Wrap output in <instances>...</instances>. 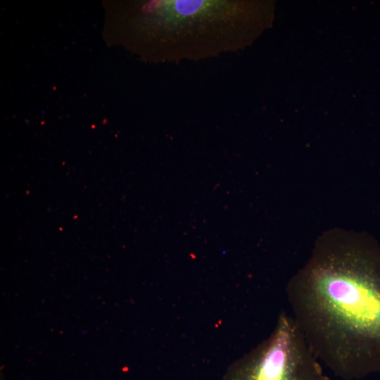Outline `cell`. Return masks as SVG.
<instances>
[{"instance_id": "1", "label": "cell", "mask_w": 380, "mask_h": 380, "mask_svg": "<svg viewBox=\"0 0 380 380\" xmlns=\"http://www.w3.org/2000/svg\"><path fill=\"white\" fill-rule=\"evenodd\" d=\"M293 315L316 357L338 377L380 372V244L332 231L289 281Z\"/></svg>"}, {"instance_id": "2", "label": "cell", "mask_w": 380, "mask_h": 380, "mask_svg": "<svg viewBox=\"0 0 380 380\" xmlns=\"http://www.w3.org/2000/svg\"><path fill=\"white\" fill-rule=\"evenodd\" d=\"M247 4L231 0H159L134 3L127 14L128 42L155 61L216 57L240 48Z\"/></svg>"}, {"instance_id": "3", "label": "cell", "mask_w": 380, "mask_h": 380, "mask_svg": "<svg viewBox=\"0 0 380 380\" xmlns=\"http://www.w3.org/2000/svg\"><path fill=\"white\" fill-rule=\"evenodd\" d=\"M221 380H330L291 315L281 312L270 336L232 363Z\"/></svg>"}]
</instances>
